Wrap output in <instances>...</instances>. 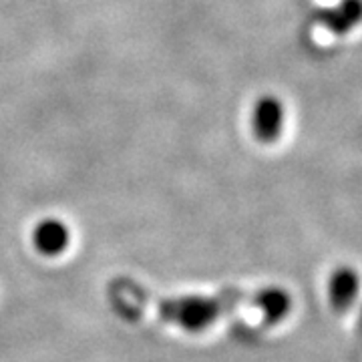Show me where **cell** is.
I'll use <instances>...</instances> for the list:
<instances>
[{
	"mask_svg": "<svg viewBox=\"0 0 362 362\" xmlns=\"http://www.w3.org/2000/svg\"><path fill=\"white\" fill-rule=\"evenodd\" d=\"M240 292H221L218 296H177L157 302V314L183 330L199 332L216 322L223 312L242 300Z\"/></svg>",
	"mask_w": 362,
	"mask_h": 362,
	"instance_id": "6da1fadb",
	"label": "cell"
},
{
	"mask_svg": "<svg viewBox=\"0 0 362 362\" xmlns=\"http://www.w3.org/2000/svg\"><path fill=\"white\" fill-rule=\"evenodd\" d=\"M358 290H361V278L356 270H352L350 266L337 268L328 282V298H330L332 310L338 314L349 312L358 296Z\"/></svg>",
	"mask_w": 362,
	"mask_h": 362,
	"instance_id": "7a4b0ae2",
	"label": "cell"
},
{
	"mask_svg": "<svg viewBox=\"0 0 362 362\" xmlns=\"http://www.w3.org/2000/svg\"><path fill=\"white\" fill-rule=\"evenodd\" d=\"M282 105L278 103L274 97H264L259 99L254 107V133L259 141L270 143L278 139L282 131Z\"/></svg>",
	"mask_w": 362,
	"mask_h": 362,
	"instance_id": "3957f363",
	"label": "cell"
},
{
	"mask_svg": "<svg viewBox=\"0 0 362 362\" xmlns=\"http://www.w3.org/2000/svg\"><path fill=\"white\" fill-rule=\"evenodd\" d=\"M33 242H35V247L39 250L40 254H45V256H59V254H63L69 247L71 233H69V228L63 221L52 220L51 218V220H42L35 228Z\"/></svg>",
	"mask_w": 362,
	"mask_h": 362,
	"instance_id": "277c9868",
	"label": "cell"
},
{
	"mask_svg": "<svg viewBox=\"0 0 362 362\" xmlns=\"http://www.w3.org/2000/svg\"><path fill=\"white\" fill-rule=\"evenodd\" d=\"M252 302L259 308L266 324H278L292 310V298L284 288H264L254 294Z\"/></svg>",
	"mask_w": 362,
	"mask_h": 362,
	"instance_id": "5b68a950",
	"label": "cell"
},
{
	"mask_svg": "<svg viewBox=\"0 0 362 362\" xmlns=\"http://www.w3.org/2000/svg\"><path fill=\"white\" fill-rule=\"evenodd\" d=\"M358 337H361V342H362V308H361V314H358Z\"/></svg>",
	"mask_w": 362,
	"mask_h": 362,
	"instance_id": "8992f818",
	"label": "cell"
}]
</instances>
